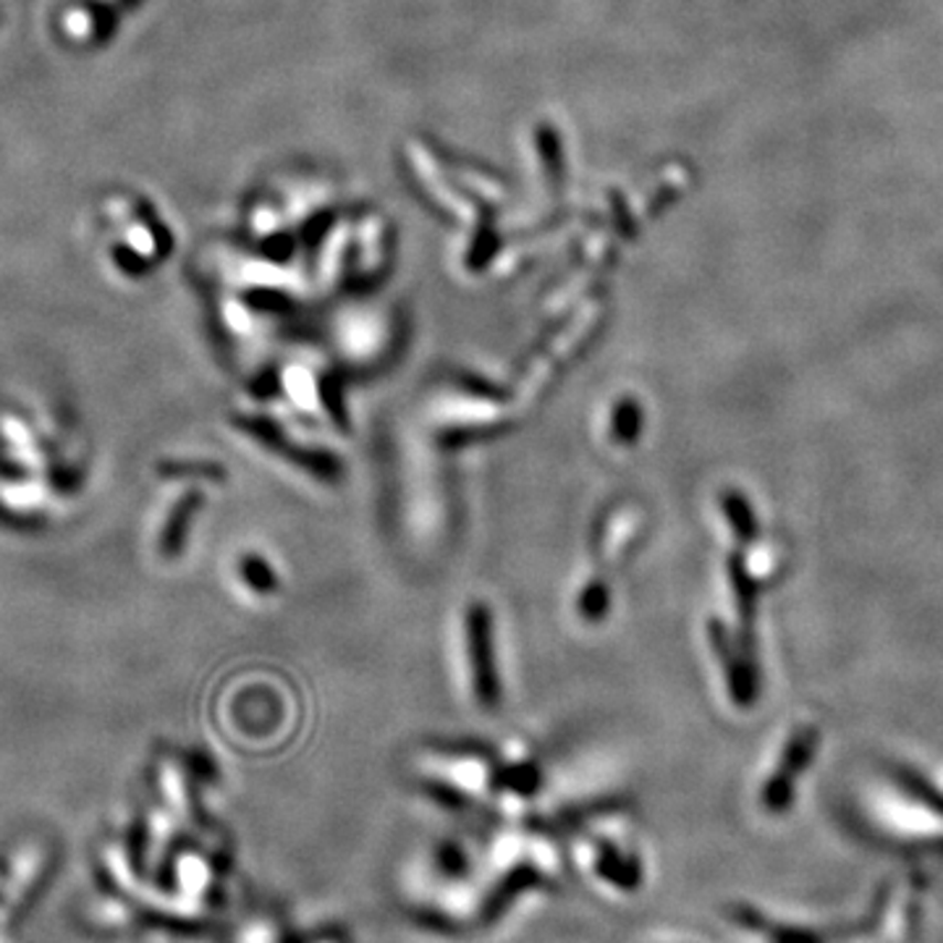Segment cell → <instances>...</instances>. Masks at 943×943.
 Segmentation results:
<instances>
[{
	"label": "cell",
	"instance_id": "9a60e30c",
	"mask_svg": "<svg viewBox=\"0 0 943 943\" xmlns=\"http://www.w3.org/2000/svg\"><path fill=\"white\" fill-rule=\"evenodd\" d=\"M779 943H821L807 931H779Z\"/></svg>",
	"mask_w": 943,
	"mask_h": 943
},
{
	"label": "cell",
	"instance_id": "7c38bea8",
	"mask_svg": "<svg viewBox=\"0 0 943 943\" xmlns=\"http://www.w3.org/2000/svg\"><path fill=\"white\" fill-rule=\"evenodd\" d=\"M114 260H116L118 268H121L126 276H131V278L144 276V272L150 270V260H147V257H142L139 251H135L131 247H124V244H118V247L114 249Z\"/></svg>",
	"mask_w": 943,
	"mask_h": 943
},
{
	"label": "cell",
	"instance_id": "6da1fadb",
	"mask_svg": "<svg viewBox=\"0 0 943 943\" xmlns=\"http://www.w3.org/2000/svg\"><path fill=\"white\" fill-rule=\"evenodd\" d=\"M467 645H470L474 695L480 705L495 708L501 703V682L493 653V617L485 603H472L467 611Z\"/></svg>",
	"mask_w": 943,
	"mask_h": 943
},
{
	"label": "cell",
	"instance_id": "3957f363",
	"mask_svg": "<svg viewBox=\"0 0 943 943\" xmlns=\"http://www.w3.org/2000/svg\"><path fill=\"white\" fill-rule=\"evenodd\" d=\"M729 579H731V592L737 598V611H739V640L737 645L744 653V658L758 663V650H754V617H758V582L747 569L742 554L729 556Z\"/></svg>",
	"mask_w": 943,
	"mask_h": 943
},
{
	"label": "cell",
	"instance_id": "8fae6325",
	"mask_svg": "<svg viewBox=\"0 0 943 943\" xmlns=\"http://www.w3.org/2000/svg\"><path fill=\"white\" fill-rule=\"evenodd\" d=\"M608 603H611L608 587L603 582H590L579 598V613L590 621H600L608 613Z\"/></svg>",
	"mask_w": 943,
	"mask_h": 943
},
{
	"label": "cell",
	"instance_id": "9c48e42d",
	"mask_svg": "<svg viewBox=\"0 0 943 943\" xmlns=\"http://www.w3.org/2000/svg\"><path fill=\"white\" fill-rule=\"evenodd\" d=\"M242 577L244 582H247L255 592H262V596H268L278 587V577L276 571L270 569L268 561L260 556H244L242 558Z\"/></svg>",
	"mask_w": 943,
	"mask_h": 943
},
{
	"label": "cell",
	"instance_id": "5bb4252c",
	"mask_svg": "<svg viewBox=\"0 0 943 943\" xmlns=\"http://www.w3.org/2000/svg\"><path fill=\"white\" fill-rule=\"evenodd\" d=\"M160 472H163L165 478H186V474H194V478H223L221 467L189 464V461H181V464H160Z\"/></svg>",
	"mask_w": 943,
	"mask_h": 943
},
{
	"label": "cell",
	"instance_id": "ba28073f",
	"mask_svg": "<svg viewBox=\"0 0 943 943\" xmlns=\"http://www.w3.org/2000/svg\"><path fill=\"white\" fill-rule=\"evenodd\" d=\"M642 430V409L634 398H624L613 411V436L619 443H634Z\"/></svg>",
	"mask_w": 943,
	"mask_h": 943
},
{
	"label": "cell",
	"instance_id": "277c9868",
	"mask_svg": "<svg viewBox=\"0 0 943 943\" xmlns=\"http://www.w3.org/2000/svg\"><path fill=\"white\" fill-rule=\"evenodd\" d=\"M200 503H202V495L197 491H192L176 503V508H173L171 514H168L163 535H160V554L179 556L181 550H184L186 533L189 527H192L194 514L200 512Z\"/></svg>",
	"mask_w": 943,
	"mask_h": 943
},
{
	"label": "cell",
	"instance_id": "5b68a950",
	"mask_svg": "<svg viewBox=\"0 0 943 943\" xmlns=\"http://www.w3.org/2000/svg\"><path fill=\"white\" fill-rule=\"evenodd\" d=\"M815 742H817L815 729L796 731L794 737H792V742L786 744L784 760H781V768L773 773V779H779V781H784V784L794 786V781L800 779V773L805 771L807 763H810V758H813Z\"/></svg>",
	"mask_w": 943,
	"mask_h": 943
},
{
	"label": "cell",
	"instance_id": "7a4b0ae2",
	"mask_svg": "<svg viewBox=\"0 0 943 943\" xmlns=\"http://www.w3.org/2000/svg\"><path fill=\"white\" fill-rule=\"evenodd\" d=\"M708 634H710L712 650H716L718 661H721V666L726 671L731 700L747 708V705L758 700V663L744 658V653L739 650L737 642H733L724 621L718 619L708 621Z\"/></svg>",
	"mask_w": 943,
	"mask_h": 943
},
{
	"label": "cell",
	"instance_id": "30bf717a",
	"mask_svg": "<svg viewBox=\"0 0 943 943\" xmlns=\"http://www.w3.org/2000/svg\"><path fill=\"white\" fill-rule=\"evenodd\" d=\"M897 781H899L901 786L907 789V792H910L914 796V800L925 802L928 807L943 815V794L935 792V789L931 784H928V781L922 779V775L907 771V768H901V771H897Z\"/></svg>",
	"mask_w": 943,
	"mask_h": 943
},
{
	"label": "cell",
	"instance_id": "4fadbf2b",
	"mask_svg": "<svg viewBox=\"0 0 943 943\" xmlns=\"http://www.w3.org/2000/svg\"><path fill=\"white\" fill-rule=\"evenodd\" d=\"M137 213L142 215V221L147 223V226H150V231H152V242H156L158 255H168V251H171V234H168L163 223L158 221V215L152 213V205H150V202H139V210H137Z\"/></svg>",
	"mask_w": 943,
	"mask_h": 943
},
{
	"label": "cell",
	"instance_id": "8992f818",
	"mask_svg": "<svg viewBox=\"0 0 943 943\" xmlns=\"http://www.w3.org/2000/svg\"><path fill=\"white\" fill-rule=\"evenodd\" d=\"M721 506L726 519H729L733 535L739 537V543L750 545L752 540H758L760 527H758V516H754L750 501L744 499L739 491H726L721 495Z\"/></svg>",
	"mask_w": 943,
	"mask_h": 943
},
{
	"label": "cell",
	"instance_id": "52a82bcc",
	"mask_svg": "<svg viewBox=\"0 0 943 943\" xmlns=\"http://www.w3.org/2000/svg\"><path fill=\"white\" fill-rule=\"evenodd\" d=\"M142 3V0H110V3H100L93 9V30H95V40L97 42H108L114 37V32L118 30V24H121L124 13H129L131 9H137V6Z\"/></svg>",
	"mask_w": 943,
	"mask_h": 943
}]
</instances>
